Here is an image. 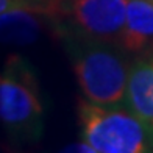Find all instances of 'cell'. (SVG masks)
Returning <instances> with one entry per match:
<instances>
[{
    "label": "cell",
    "mask_w": 153,
    "mask_h": 153,
    "mask_svg": "<svg viewBox=\"0 0 153 153\" xmlns=\"http://www.w3.org/2000/svg\"><path fill=\"white\" fill-rule=\"evenodd\" d=\"M0 117L17 142H38L44 133V106L36 78L16 55L8 58L0 76Z\"/></svg>",
    "instance_id": "3957f363"
},
{
    "label": "cell",
    "mask_w": 153,
    "mask_h": 153,
    "mask_svg": "<svg viewBox=\"0 0 153 153\" xmlns=\"http://www.w3.org/2000/svg\"><path fill=\"white\" fill-rule=\"evenodd\" d=\"M48 17L61 38L119 45L127 19V0H56Z\"/></svg>",
    "instance_id": "277c9868"
},
{
    "label": "cell",
    "mask_w": 153,
    "mask_h": 153,
    "mask_svg": "<svg viewBox=\"0 0 153 153\" xmlns=\"http://www.w3.org/2000/svg\"><path fill=\"white\" fill-rule=\"evenodd\" d=\"M3 39L11 44H30L38 38L39 22L36 13L30 11H11L2 14Z\"/></svg>",
    "instance_id": "52a82bcc"
},
{
    "label": "cell",
    "mask_w": 153,
    "mask_h": 153,
    "mask_svg": "<svg viewBox=\"0 0 153 153\" xmlns=\"http://www.w3.org/2000/svg\"><path fill=\"white\" fill-rule=\"evenodd\" d=\"M150 2H153V0H150Z\"/></svg>",
    "instance_id": "9c48e42d"
},
{
    "label": "cell",
    "mask_w": 153,
    "mask_h": 153,
    "mask_svg": "<svg viewBox=\"0 0 153 153\" xmlns=\"http://www.w3.org/2000/svg\"><path fill=\"white\" fill-rule=\"evenodd\" d=\"M58 153H99V152L86 141H80V142H74L62 147Z\"/></svg>",
    "instance_id": "ba28073f"
},
{
    "label": "cell",
    "mask_w": 153,
    "mask_h": 153,
    "mask_svg": "<svg viewBox=\"0 0 153 153\" xmlns=\"http://www.w3.org/2000/svg\"><path fill=\"white\" fill-rule=\"evenodd\" d=\"M83 141L99 153H153V127L125 106L78 102Z\"/></svg>",
    "instance_id": "7a4b0ae2"
},
{
    "label": "cell",
    "mask_w": 153,
    "mask_h": 153,
    "mask_svg": "<svg viewBox=\"0 0 153 153\" xmlns=\"http://www.w3.org/2000/svg\"><path fill=\"white\" fill-rule=\"evenodd\" d=\"M119 47L139 56L153 53V2L127 0V19Z\"/></svg>",
    "instance_id": "5b68a950"
},
{
    "label": "cell",
    "mask_w": 153,
    "mask_h": 153,
    "mask_svg": "<svg viewBox=\"0 0 153 153\" xmlns=\"http://www.w3.org/2000/svg\"><path fill=\"white\" fill-rule=\"evenodd\" d=\"M122 106L153 127V53L131 64Z\"/></svg>",
    "instance_id": "8992f818"
},
{
    "label": "cell",
    "mask_w": 153,
    "mask_h": 153,
    "mask_svg": "<svg viewBox=\"0 0 153 153\" xmlns=\"http://www.w3.org/2000/svg\"><path fill=\"white\" fill-rule=\"evenodd\" d=\"M83 99L100 106L123 105L130 67L119 45L62 38Z\"/></svg>",
    "instance_id": "6da1fadb"
}]
</instances>
